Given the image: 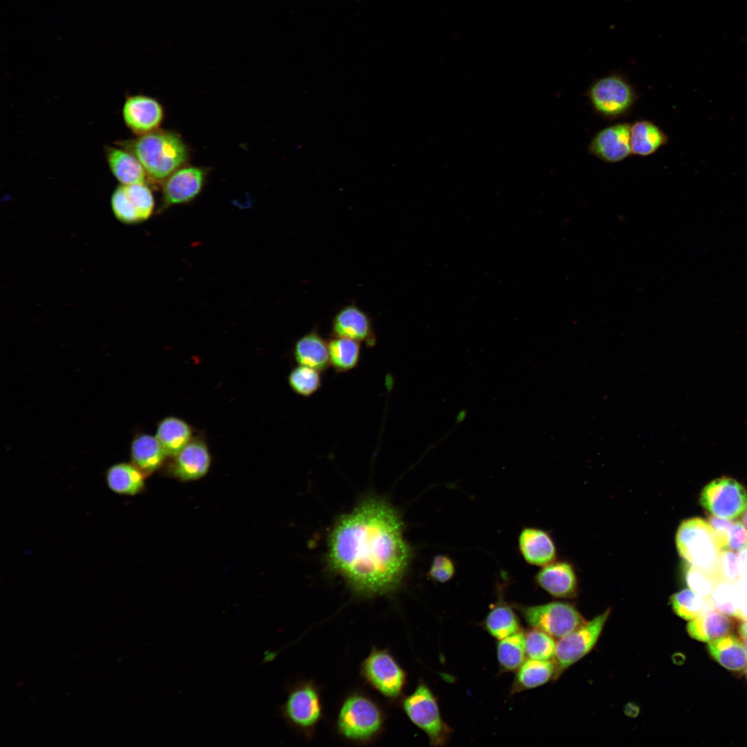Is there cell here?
<instances>
[{
  "label": "cell",
  "mask_w": 747,
  "mask_h": 747,
  "mask_svg": "<svg viewBox=\"0 0 747 747\" xmlns=\"http://www.w3.org/2000/svg\"><path fill=\"white\" fill-rule=\"evenodd\" d=\"M403 531L402 519L391 504L368 497L333 526L329 564L358 596L392 593L403 582L412 556Z\"/></svg>",
  "instance_id": "obj_1"
},
{
  "label": "cell",
  "mask_w": 747,
  "mask_h": 747,
  "mask_svg": "<svg viewBox=\"0 0 747 747\" xmlns=\"http://www.w3.org/2000/svg\"><path fill=\"white\" fill-rule=\"evenodd\" d=\"M140 162L152 183H163L187 163L188 147L176 133L158 129L117 144Z\"/></svg>",
  "instance_id": "obj_2"
},
{
  "label": "cell",
  "mask_w": 747,
  "mask_h": 747,
  "mask_svg": "<svg viewBox=\"0 0 747 747\" xmlns=\"http://www.w3.org/2000/svg\"><path fill=\"white\" fill-rule=\"evenodd\" d=\"M386 714L372 697L362 692L347 695L342 702L336 719V730L344 739L367 744L382 733Z\"/></svg>",
  "instance_id": "obj_3"
},
{
  "label": "cell",
  "mask_w": 747,
  "mask_h": 747,
  "mask_svg": "<svg viewBox=\"0 0 747 747\" xmlns=\"http://www.w3.org/2000/svg\"><path fill=\"white\" fill-rule=\"evenodd\" d=\"M676 545L680 556L688 564L717 577V563L721 548L708 521L700 517L683 521L676 534Z\"/></svg>",
  "instance_id": "obj_4"
},
{
  "label": "cell",
  "mask_w": 747,
  "mask_h": 747,
  "mask_svg": "<svg viewBox=\"0 0 747 747\" xmlns=\"http://www.w3.org/2000/svg\"><path fill=\"white\" fill-rule=\"evenodd\" d=\"M401 708L410 721L426 735L430 746L442 747L448 743L453 729L443 720L437 698L425 681H420L403 698Z\"/></svg>",
  "instance_id": "obj_5"
},
{
  "label": "cell",
  "mask_w": 747,
  "mask_h": 747,
  "mask_svg": "<svg viewBox=\"0 0 747 747\" xmlns=\"http://www.w3.org/2000/svg\"><path fill=\"white\" fill-rule=\"evenodd\" d=\"M279 714L287 725L306 737H311L323 716L320 688L312 681H299L288 689Z\"/></svg>",
  "instance_id": "obj_6"
},
{
  "label": "cell",
  "mask_w": 747,
  "mask_h": 747,
  "mask_svg": "<svg viewBox=\"0 0 747 747\" xmlns=\"http://www.w3.org/2000/svg\"><path fill=\"white\" fill-rule=\"evenodd\" d=\"M365 682L389 701L399 699L407 683V674L387 649L373 647L360 665Z\"/></svg>",
  "instance_id": "obj_7"
},
{
  "label": "cell",
  "mask_w": 747,
  "mask_h": 747,
  "mask_svg": "<svg viewBox=\"0 0 747 747\" xmlns=\"http://www.w3.org/2000/svg\"><path fill=\"white\" fill-rule=\"evenodd\" d=\"M593 110L600 116L614 120L625 116L634 106L636 94L631 84L619 74L596 80L587 91Z\"/></svg>",
  "instance_id": "obj_8"
},
{
  "label": "cell",
  "mask_w": 747,
  "mask_h": 747,
  "mask_svg": "<svg viewBox=\"0 0 747 747\" xmlns=\"http://www.w3.org/2000/svg\"><path fill=\"white\" fill-rule=\"evenodd\" d=\"M610 613L611 609H607L559 638L553 659L555 665V680L591 652L598 642Z\"/></svg>",
  "instance_id": "obj_9"
},
{
  "label": "cell",
  "mask_w": 747,
  "mask_h": 747,
  "mask_svg": "<svg viewBox=\"0 0 747 747\" xmlns=\"http://www.w3.org/2000/svg\"><path fill=\"white\" fill-rule=\"evenodd\" d=\"M524 620L531 627L560 638L585 622L574 605L553 601L536 605H517Z\"/></svg>",
  "instance_id": "obj_10"
},
{
  "label": "cell",
  "mask_w": 747,
  "mask_h": 747,
  "mask_svg": "<svg viewBox=\"0 0 747 747\" xmlns=\"http://www.w3.org/2000/svg\"><path fill=\"white\" fill-rule=\"evenodd\" d=\"M699 502L710 515L733 519L747 509V491L737 480L722 477L704 486Z\"/></svg>",
  "instance_id": "obj_11"
},
{
  "label": "cell",
  "mask_w": 747,
  "mask_h": 747,
  "mask_svg": "<svg viewBox=\"0 0 747 747\" xmlns=\"http://www.w3.org/2000/svg\"><path fill=\"white\" fill-rule=\"evenodd\" d=\"M122 114L127 128L138 136L159 129L164 109L156 99L136 94L126 97Z\"/></svg>",
  "instance_id": "obj_12"
},
{
  "label": "cell",
  "mask_w": 747,
  "mask_h": 747,
  "mask_svg": "<svg viewBox=\"0 0 747 747\" xmlns=\"http://www.w3.org/2000/svg\"><path fill=\"white\" fill-rule=\"evenodd\" d=\"M206 178L205 169L184 165L162 183V210L193 200L202 190Z\"/></svg>",
  "instance_id": "obj_13"
},
{
  "label": "cell",
  "mask_w": 747,
  "mask_h": 747,
  "mask_svg": "<svg viewBox=\"0 0 747 747\" xmlns=\"http://www.w3.org/2000/svg\"><path fill=\"white\" fill-rule=\"evenodd\" d=\"M590 154L609 163L620 162L631 154L630 124L616 123L599 131L589 145Z\"/></svg>",
  "instance_id": "obj_14"
},
{
  "label": "cell",
  "mask_w": 747,
  "mask_h": 747,
  "mask_svg": "<svg viewBox=\"0 0 747 747\" xmlns=\"http://www.w3.org/2000/svg\"><path fill=\"white\" fill-rule=\"evenodd\" d=\"M173 457L170 471L174 476L184 481L203 477L208 472L211 464L209 450L200 439H192Z\"/></svg>",
  "instance_id": "obj_15"
},
{
  "label": "cell",
  "mask_w": 747,
  "mask_h": 747,
  "mask_svg": "<svg viewBox=\"0 0 747 747\" xmlns=\"http://www.w3.org/2000/svg\"><path fill=\"white\" fill-rule=\"evenodd\" d=\"M334 336L365 342L369 347L376 344V335L370 317L358 306L348 305L340 309L332 322Z\"/></svg>",
  "instance_id": "obj_16"
},
{
  "label": "cell",
  "mask_w": 747,
  "mask_h": 747,
  "mask_svg": "<svg viewBox=\"0 0 747 747\" xmlns=\"http://www.w3.org/2000/svg\"><path fill=\"white\" fill-rule=\"evenodd\" d=\"M535 582L546 592L557 598H572L578 592L575 571L565 562H553L544 566L535 575Z\"/></svg>",
  "instance_id": "obj_17"
},
{
  "label": "cell",
  "mask_w": 747,
  "mask_h": 747,
  "mask_svg": "<svg viewBox=\"0 0 747 747\" xmlns=\"http://www.w3.org/2000/svg\"><path fill=\"white\" fill-rule=\"evenodd\" d=\"M519 552L525 561L535 566H544L556 557V548L550 535L537 528L525 527L518 537Z\"/></svg>",
  "instance_id": "obj_18"
},
{
  "label": "cell",
  "mask_w": 747,
  "mask_h": 747,
  "mask_svg": "<svg viewBox=\"0 0 747 747\" xmlns=\"http://www.w3.org/2000/svg\"><path fill=\"white\" fill-rule=\"evenodd\" d=\"M732 629L730 618L712 606L689 620L686 627L687 632L692 638L707 643L729 634Z\"/></svg>",
  "instance_id": "obj_19"
},
{
  "label": "cell",
  "mask_w": 747,
  "mask_h": 747,
  "mask_svg": "<svg viewBox=\"0 0 747 747\" xmlns=\"http://www.w3.org/2000/svg\"><path fill=\"white\" fill-rule=\"evenodd\" d=\"M497 598L481 622V626L498 640L522 629L519 618L514 607L505 600L503 591L499 590Z\"/></svg>",
  "instance_id": "obj_20"
},
{
  "label": "cell",
  "mask_w": 747,
  "mask_h": 747,
  "mask_svg": "<svg viewBox=\"0 0 747 747\" xmlns=\"http://www.w3.org/2000/svg\"><path fill=\"white\" fill-rule=\"evenodd\" d=\"M105 154L112 174L121 185L145 183L147 180L142 164L129 150L122 147L107 146Z\"/></svg>",
  "instance_id": "obj_21"
},
{
  "label": "cell",
  "mask_w": 747,
  "mask_h": 747,
  "mask_svg": "<svg viewBox=\"0 0 747 747\" xmlns=\"http://www.w3.org/2000/svg\"><path fill=\"white\" fill-rule=\"evenodd\" d=\"M510 689L511 695L542 686L555 680V665L553 660L528 658L515 671Z\"/></svg>",
  "instance_id": "obj_22"
},
{
  "label": "cell",
  "mask_w": 747,
  "mask_h": 747,
  "mask_svg": "<svg viewBox=\"0 0 747 747\" xmlns=\"http://www.w3.org/2000/svg\"><path fill=\"white\" fill-rule=\"evenodd\" d=\"M293 356L298 365L319 371L326 370L331 365L328 342L316 331L306 333L295 342Z\"/></svg>",
  "instance_id": "obj_23"
},
{
  "label": "cell",
  "mask_w": 747,
  "mask_h": 747,
  "mask_svg": "<svg viewBox=\"0 0 747 747\" xmlns=\"http://www.w3.org/2000/svg\"><path fill=\"white\" fill-rule=\"evenodd\" d=\"M668 137L654 122L647 120L630 124L631 154L648 156L667 144Z\"/></svg>",
  "instance_id": "obj_24"
},
{
  "label": "cell",
  "mask_w": 747,
  "mask_h": 747,
  "mask_svg": "<svg viewBox=\"0 0 747 747\" xmlns=\"http://www.w3.org/2000/svg\"><path fill=\"white\" fill-rule=\"evenodd\" d=\"M166 454L156 436L142 434L136 436L131 445L132 464L144 474L149 475L163 463Z\"/></svg>",
  "instance_id": "obj_25"
},
{
  "label": "cell",
  "mask_w": 747,
  "mask_h": 747,
  "mask_svg": "<svg viewBox=\"0 0 747 747\" xmlns=\"http://www.w3.org/2000/svg\"><path fill=\"white\" fill-rule=\"evenodd\" d=\"M712 658L724 668L740 671L747 665V652L744 643L732 635H726L708 644Z\"/></svg>",
  "instance_id": "obj_26"
},
{
  "label": "cell",
  "mask_w": 747,
  "mask_h": 747,
  "mask_svg": "<svg viewBox=\"0 0 747 747\" xmlns=\"http://www.w3.org/2000/svg\"><path fill=\"white\" fill-rule=\"evenodd\" d=\"M191 427L183 420L166 417L157 426L156 437L167 456H174L192 439Z\"/></svg>",
  "instance_id": "obj_27"
},
{
  "label": "cell",
  "mask_w": 747,
  "mask_h": 747,
  "mask_svg": "<svg viewBox=\"0 0 747 747\" xmlns=\"http://www.w3.org/2000/svg\"><path fill=\"white\" fill-rule=\"evenodd\" d=\"M106 476L109 488L116 493L135 495L144 490L145 474L132 463L115 464L109 468Z\"/></svg>",
  "instance_id": "obj_28"
},
{
  "label": "cell",
  "mask_w": 747,
  "mask_h": 747,
  "mask_svg": "<svg viewBox=\"0 0 747 747\" xmlns=\"http://www.w3.org/2000/svg\"><path fill=\"white\" fill-rule=\"evenodd\" d=\"M496 653L499 674L516 671L526 657L524 632L521 630L498 640Z\"/></svg>",
  "instance_id": "obj_29"
},
{
  "label": "cell",
  "mask_w": 747,
  "mask_h": 747,
  "mask_svg": "<svg viewBox=\"0 0 747 747\" xmlns=\"http://www.w3.org/2000/svg\"><path fill=\"white\" fill-rule=\"evenodd\" d=\"M330 364L336 372H345L355 368L360 356L359 342L334 336L328 342Z\"/></svg>",
  "instance_id": "obj_30"
},
{
  "label": "cell",
  "mask_w": 747,
  "mask_h": 747,
  "mask_svg": "<svg viewBox=\"0 0 747 747\" xmlns=\"http://www.w3.org/2000/svg\"><path fill=\"white\" fill-rule=\"evenodd\" d=\"M670 606L679 617L691 620L712 607L711 598H705L691 589H684L670 598Z\"/></svg>",
  "instance_id": "obj_31"
},
{
  "label": "cell",
  "mask_w": 747,
  "mask_h": 747,
  "mask_svg": "<svg viewBox=\"0 0 747 747\" xmlns=\"http://www.w3.org/2000/svg\"><path fill=\"white\" fill-rule=\"evenodd\" d=\"M524 641L526 654L528 658L542 661L553 659L556 642L548 634L532 627L524 632Z\"/></svg>",
  "instance_id": "obj_32"
},
{
  "label": "cell",
  "mask_w": 747,
  "mask_h": 747,
  "mask_svg": "<svg viewBox=\"0 0 747 747\" xmlns=\"http://www.w3.org/2000/svg\"><path fill=\"white\" fill-rule=\"evenodd\" d=\"M320 371L299 365L289 374L288 384L293 391L302 396L308 397L315 393L320 387L322 378Z\"/></svg>",
  "instance_id": "obj_33"
},
{
  "label": "cell",
  "mask_w": 747,
  "mask_h": 747,
  "mask_svg": "<svg viewBox=\"0 0 747 747\" xmlns=\"http://www.w3.org/2000/svg\"><path fill=\"white\" fill-rule=\"evenodd\" d=\"M138 214L140 222L152 214L155 202L152 192L146 183L123 185Z\"/></svg>",
  "instance_id": "obj_34"
},
{
  "label": "cell",
  "mask_w": 747,
  "mask_h": 747,
  "mask_svg": "<svg viewBox=\"0 0 747 747\" xmlns=\"http://www.w3.org/2000/svg\"><path fill=\"white\" fill-rule=\"evenodd\" d=\"M685 581L690 589L707 598L720 582L713 574L691 564L686 569Z\"/></svg>",
  "instance_id": "obj_35"
},
{
  "label": "cell",
  "mask_w": 747,
  "mask_h": 747,
  "mask_svg": "<svg viewBox=\"0 0 747 747\" xmlns=\"http://www.w3.org/2000/svg\"><path fill=\"white\" fill-rule=\"evenodd\" d=\"M111 205L113 212L118 221L126 224L140 222L123 185L120 184L113 191L111 198Z\"/></svg>",
  "instance_id": "obj_36"
},
{
  "label": "cell",
  "mask_w": 747,
  "mask_h": 747,
  "mask_svg": "<svg viewBox=\"0 0 747 747\" xmlns=\"http://www.w3.org/2000/svg\"><path fill=\"white\" fill-rule=\"evenodd\" d=\"M716 575L719 582L735 584L741 575L739 569V557L735 551L722 549L719 553Z\"/></svg>",
  "instance_id": "obj_37"
},
{
  "label": "cell",
  "mask_w": 747,
  "mask_h": 747,
  "mask_svg": "<svg viewBox=\"0 0 747 747\" xmlns=\"http://www.w3.org/2000/svg\"><path fill=\"white\" fill-rule=\"evenodd\" d=\"M455 573V566L452 560L445 555H436L430 570L429 577L434 581L445 583L450 581Z\"/></svg>",
  "instance_id": "obj_38"
},
{
  "label": "cell",
  "mask_w": 747,
  "mask_h": 747,
  "mask_svg": "<svg viewBox=\"0 0 747 747\" xmlns=\"http://www.w3.org/2000/svg\"><path fill=\"white\" fill-rule=\"evenodd\" d=\"M735 590L733 584L719 582L712 591L713 604L723 613L732 614L734 611Z\"/></svg>",
  "instance_id": "obj_39"
},
{
  "label": "cell",
  "mask_w": 747,
  "mask_h": 747,
  "mask_svg": "<svg viewBox=\"0 0 747 747\" xmlns=\"http://www.w3.org/2000/svg\"><path fill=\"white\" fill-rule=\"evenodd\" d=\"M746 548L747 528L742 522H733L728 532L726 549L738 552Z\"/></svg>",
  "instance_id": "obj_40"
},
{
  "label": "cell",
  "mask_w": 747,
  "mask_h": 747,
  "mask_svg": "<svg viewBox=\"0 0 747 747\" xmlns=\"http://www.w3.org/2000/svg\"><path fill=\"white\" fill-rule=\"evenodd\" d=\"M707 519L717 535L721 550L726 549L728 532L733 522L712 515H709Z\"/></svg>",
  "instance_id": "obj_41"
},
{
  "label": "cell",
  "mask_w": 747,
  "mask_h": 747,
  "mask_svg": "<svg viewBox=\"0 0 747 747\" xmlns=\"http://www.w3.org/2000/svg\"><path fill=\"white\" fill-rule=\"evenodd\" d=\"M741 575L747 577V548L741 551L739 557Z\"/></svg>",
  "instance_id": "obj_42"
},
{
  "label": "cell",
  "mask_w": 747,
  "mask_h": 747,
  "mask_svg": "<svg viewBox=\"0 0 747 747\" xmlns=\"http://www.w3.org/2000/svg\"><path fill=\"white\" fill-rule=\"evenodd\" d=\"M738 634L743 640L747 639V620L741 622L738 627Z\"/></svg>",
  "instance_id": "obj_43"
},
{
  "label": "cell",
  "mask_w": 747,
  "mask_h": 747,
  "mask_svg": "<svg viewBox=\"0 0 747 747\" xmlns=\"http://www.w3.org/2000/svg\"><path fill=\"white\" fill-rule=\"evenodd\" d=\"M467 415L468 414L466 409H463L459 411V412L456 414L455 418L456 423H461L464 421L467 417Z\"/></svg>",
  "instance_id": "obj_44"
},
{
  "label": "cell",
  "mask_w": 747,
  "mask_h": 747,
  "mask_svg": "<svg viewBox=\"0 0 747 747\" xmlns=\"http://www.w3.org/2000/svg\"><path fill=\"white\" fill-rule=\"evenodd\" d=\"M742 523H743V524H744V526H746V528H747V509H746V511H745V512H744V513H743V517H742Z\"/></svg>",
  "instance_id": "obj_45"
},
{
  "label": "cell",
  "mask_w": 747,
  "mask_h": 747,
  "mask_svg": "<svg viewBox=\"0 0 747 747\" xmlns=\"http://www.w3.org/2000/svg\"><path fill=\"white\" fill-rule=\"evenodd\" d=\"M744 640V647H745V649H746V652H747V639H746V640Z\"/></svg>",
  "instance_id": "obj_46"
},
{
  "label": "cell",
  "mask_w": 747,
  "mask_h": 747,
  "mask_svg": "<svg viewBox=\"0 0 747 747\" xmlns=\"http://www.w3.org/2000/svg\"><path fill=\"white\" fill-rule=\"evenodd\" d=\"M744 669H745V670H744L745 675H746V679H747V665H746V666L745 667V668H744Z\"/></svg>",
  "instance_id": "obj_47"
}]
</instances>
